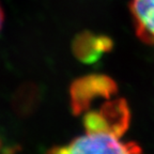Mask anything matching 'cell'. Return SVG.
<instances>
[{"label":"cell","instance_id":"3957f363","mask_svg":"<svg viewBox=\"0 0 154 154\" xmlns=\"http://www.w3.org/2000/svg\"><path fill=\"white\" fill-rule=\"evenodd\" d=\"M118 92V85L107 75L91 74L76 79L70 88V102L75 115H84L97 100H108Z\"/></svg>","mask_w":154,"mask_h":154},{"label":"cell","instance_id":"7a4b0ae2","mask_svg":"<svg viewBox=\"0 0 154 154\" xmlns=\"http://www.w3.org/2000/svg\"><path fill=\"white\" fill-rule=\"evenodd\" d=\"M130 122V106L121 97L105 100L97 109H91L84 113L86 132L106 133L121 137L128 130Z\"/></svg>","mask_w":154,"mask_h":154},{"label":"cell","instance_id":"6da1fadb","mask_svg":"<svg viewBox=\"0 0 154 154\" xmlns=\"http://www.w3.org/2000/svg\"><path fill=\"white\" fill-rule=\"evenodd\" d=\"M47 154H144L135 141H123L106 133L86 132L69 143L51 148Z\"/></svg>","mask_w":154,"mask_h":154},{"label":"cell","instance_id":"8992f818","mask_svg":"<svg viewBox=\"0 0 154 154\" xmlns=\"http://www.w3.org/2000/svg\"><path fill=\"white\" fill-rule=\"evenodd\" d=\"M3 19H5V14H3V10L0 5V30H1V27L3 25Z\"/></svg>","mask_w":154,"mask_h":154},{"label":"cell","instance_id":"277c9868","mask_svg":"<svg viewBox=\"0 0 154 154\" xmlns=\"http://www.w3.org/2000/svg\"><path fill=\"white\" fill-rule=\"evenodd\" d=\"M135 33L146 44H154V0H131Z\"/></svg>","mask_w":154,"mask_h":154},{"label":"cell","instance_id":"5b68a950","mask_svg":"<svg viewBox=\"0 0 154 154\" xmlns=\"http://www.w3.org/2000/svg\"><path fill=\"white\" fill-rule=\"evenodd\" d=\"M112 42L104 35L85 33L76 38L74 43V53L76 57L85 62H91L99 59L104 53L109 51Z\"/></svg>","mask_w":154,"mask_h":154}]
</instances>
